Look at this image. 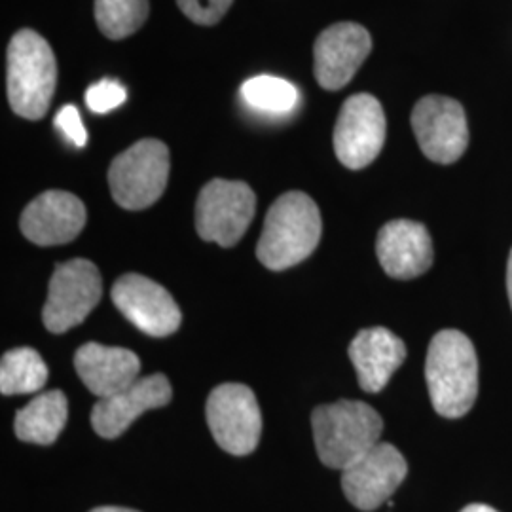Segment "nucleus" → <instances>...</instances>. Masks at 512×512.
I'll return each instance as SVG.
<instances>
[{"label": "nucleus", "mask_w": 512, "mask_h": 512, "mask_svg": "<svg viewBox=\"0 0 512 512\" xmlns=\"http://www.w3.org/2000/svg\"><path fill=\"white\" fill-rule=\"evenodd\" d=\"M425 380L431 404L442 418L469 414L478 395V359L469 336L454 329L435 334L427 351Z\"/></svg>", "instance_id": "nucleus-1"}, {"label": "nucleus", "mask_w": 512, "mask_h": 512, "mask_svg": "<svg viewBox=\"0 0 512 512\" xmlns=\"http://www.w3.org/2000/svg\"><path fill=\"white\" fill-rule=\"evenodd\" d=\"M321 230L317 203L304 192H287L275 200L266 215L256 256L274 272L293 268L317 249Z\"/></svg>", "instance_id": "nucleus-2"}, {"label": "nucleus", "mask_w": 512, "mask_h": 512, "mask_svg": "<svg viewBox=\"0 0 512 512\" xmlns=\"http://www.w3.org/2000/svg\"><path fill=\"white\" fill-rule=\"evenodd\" d=\"M311 427L319 459L330 469L344 471L380 442L384 420L366 403L338 401L317 406Z\"/></svg>", "instance_id": "nucleus-3"}, {"label": "nucleus", "mask_w": 512, "mask_h": 512, "mask_svg": "<svg viewBox=\"0 0 512 512\" xmlns=\"http://www.w3.org/2000/svg\"><path fill=\"white\" fill-rule=\"evenodd\" d=\"M57 63L50 44L33 29L18 31L8 46V101L25 120H42L54 99Z\"/></svg>", "instance_id": "nucleus-4"}, {"label": "nucleus", "mask_w": 512, "mask_h": 512, "mask_svg": "<svg viewBox=\"0 0 512 512\" xmlns=\"http://www.w3.org/2000/svg\"><path fill=\"white\" fill-rule=\"evenodd\" d=\"M169 179V148L158 139H143L112 160L110 194L129 211L147 209L164 194Z\"/></svg>", "instance_id": "nucleus-5"}, {"label": "nucleus", "mask_w": 512, "mask_h": 512, "mask_svg": "<svg viewBox=\"0 0 512 512\" xmlns=\"http://www.w3.org/2000/svg\"><path fill=\"white\" fill-rule=\"evenodd\" d=\"M103 293L101 274L86 258L57 264L50 279L48 300L42 310L46 329L63 334L80 325L99 304Z\"/></svg>", "instance_id": "nucleus-6"}, {"label": "nucleus", "mask_w": 512, "mask_h": 512, "mask_svg": "<svg viewBox=\"0 0 512 512\" xmlns=\"http://www.w3.org/2000/svg\"><path fill=\"white\" fill-rule=\"evenodd\" d=\"M256 196L249 184L215 179L196 202V230L203 241L234 247L255 217Z\"/></svg>", "instance_id": "nucleus-7"}, {"label": "nucleus", "mask_w": 512, "mask_h": 512, "mask_svg": "<svg viewBox=\"0 0 512 512\" xmlns=\"http://www.w3.org/2000/svg\"><path fill=\"white\" fill-rule=\"evenodd\" d=\"M205 416L211 435L232 456L255 452L262 435V414L251 387L222 384L207 399Z\"/></svg>", "instance_id": "nucleus-8"}, {"label": "nucleus", "mask_w": 512, "mask_h": 512, "mask_svg": "<svg viewBox=\"0 0 512 512\" xmlns=\"http://www.w3.org/2000/svg\"><path fill=\"white\" fill-rule=\"evenodd\" d=\"M385 114L380 101L370 93L351 95L342 105L334 128V152L348 169L372 164L385 143Z\"/></svg>", "instance_id": "nucleus-9"}, {"label": "nucleus", "mask_w": 512, "mask_h": 512, "mask_svg": "<svg viewBox=\"0 0 512 512\" xmlns=\"http://www.w3.org/2000/svg\"><path fill=\"white\" fill-rule=\"evenodd\" d=\"M412 129L423 154L437 164L458 162L469 145L465 110L456 99L427 95L412 110Z\"/></svg>", "instance_id": "nucleus-10"}, {"label": "nucleus", "mask_w": 512, "mask_h": 512, "mask_svg": "<svg viewBox=\"0 0 512 512\" xmlns=\"http://www.w3.org/2000/svg\"><path fill=\"white\" fill-rule=\"evenodd\" d=\"M408 473L403 454L387 442H378L363 458L342 471V490L361 511H374L397 492Z\"/></svg>", "instance_id": "nucleus-11"}, {"label": "nucleus", "mask_w": 512, "mask_h": 512, "mask_svg": "<svg viewBox=\"0 0 512 512\" xmlns=\"http://www.w3.org/2000/svg\"><path fill=\"white\" fill-rule=\"evenodd\" d=\"M110 298L129 323L148 336L164 338L181 327L183 315L173 296L145 275H122Z\"/></svg>", "instance_id": "nucleus-12"}, {"label": "nucleus", "mask_w": 512, "mask_h": 512, "mask_svg": "<svg viewBox=\"0 0 512 512\" xmlns=\"http://www.w3.org/2000/svg\"><path fill=\"white\" fill-rule=\"evenodd\" d=\"M372 50V38L363 25L336 23L325 29L313 48L315 78L323 90L348 86Z\"/></svg>", "instance_id": "nucleus-13"}, {"label": "nucleus", "mask_w": 512, "mask_h": 512, "mask_svg": "<svg viewBox=\"0 0 512 512\" xmlns=\"http://www.w3.org/2000/svg\"><path fill=\"white\" fill-rule=\"evenodd\" d=\"M86 226V207L71 192L48 190L29 203L19 220L23 236L40 247L69 243Z\"/></svg>", "instance_id": "nucleus-14"}, {"label": "nucleus", "mask_w": 512, "mask_h": 512, "mask_svg": "<svg viewBox=\"0 0 512 512\" xmlns=\"http://www.w3.org/2000/svg\"><path fill=\"white\" fill-rule=\"evenodd\" d=\"M173 391L164 374H152L118 391L116 395L99 399L92 410L93 431L103 439H118L129 425L152 408L171 403Z\"/></svg>", "instance_id": "nucleus-15"}, {"label": "nucleus", "mask_w": 512, "mask_h": 512, "mask_svg": "<svg viewBox=\"0 0 512 512\" xmlns=\"http://www.w3.org/2000/svg\"><path fill=\"white\" fill-rule=\"evenodd\" d=\"M376 255L389 277L414 279L433 264V239L421 222L391 220L378 234Z\"/></svg>", "instance_id": "nucleus-16"}, {"label": "nucleus", "mask_w": 512, "mask_h": 512, "mask_svg": "<svg viewBox=\"0 0 512 512\" xmlns=\"http://www.w3.org/2000/svg\"><path fill=\"white\" fill-rule=\"evenodd\" d=\"M74 368L95 397L107 399L139 380L141 361L129 349L90 342L76 351Z\"/></svg>", "instance_id": "nucleus-17"}, {"label": "nucleus", "mask_w": 512, "mask_h": 512, "mask_svg": "<svg viewBox=\"0 0 512 512\" xmlns=\"http://www.w3.org/2000/svg\"><path fill=\"white\" fill-rule=\"evenodd\" d=\"M349 359L366 393H380L406 359V346L384 327L357 332L349 344Z\"/></svg>", "instance_id": "nucleus-18"}, {"label": "nucleus", "mask_w": 512, "mask_h": 512, "mask_svg": "<svg viewBox=\"0 0 512 512\" xmlns=\"http://www.w3.org/2000/svg\"><path fill=\"white\" fill-rule=\"evenodd\" d=\"M69 418V404L63 391L54 389L40 393L25 408H21L14 421L19 440L33 444H54Z\"/></svg>", "instance_id": "nucleus-19"}, {"label": "nucleus", "mask_w": 512, "mask_h": 512, "mask_svg": "<svg viewBox=\"0 0 512 512\" xmlns=\"http://www.w3.org/2000/svg\"><path fill=\"white\" fill-rule=\"evenodd\" d=\"M46 382H48V366L35 349H12L2 355V361H0L2 395L38 393Z\"/></svg>", "instance_id": "nucleus-20"}, {"label": "nucleus", "mask_w": 512, "mask_h": 512, "mask_svg": "<svg viewBox=\"0 0 512 512\" xmlns=\"http://www.w3.org/2000/svg\"><path fill=\"white\" fill-rule=\"evenodd\" d=\"M148 0H95V21L110 40L137 33L148 18Z\"/></svg>", "instance_id": "nucleus-21"}, {"label": "nucleus", "mask_w": 512, "mask_h": 512, "mask_svg": "<svg viewBox=\"0 0 512 512\" xmlns=\"http://www.w3.org/2000/svg\"><path fill=\"white\" fill-rule=\"evenodd\" d=\"M241 97L249 107L262 112L283 114L298 105L300 93L291 82L275 76H255L241 86Z\"/></svg>", "instance_id": "nucleus-22"}, {"label": "nucleus", "mask_w": 512, "mask_h": 512, "mask_svg": "<svg viewBox=\"0 0 512 512\" xmlns=\"http://www.w3.org/2000/svg\"><path fill=\"white\" fill-rule=\"evenodd\" d=\"M128 99L126 88L118 80H101L90 86L86 92V103L93 112L107 114L110 110L118 109Z\"/></svg>", "instance_id": "nucleus-23"}, {"label": "nucleus", "mask_w": 512, "mask_h": 512, "mask_svg": "<svg viewBox=\"0 0 512 512\" xmlns=\"http://www.w3.org/2000/svg\"><path fill=\"white\" fill-rule=\"evenodd\" d=\"M234 0H177L186 18L198 25H215L230 10Z\"/></svg>", "instance_id": "nucleus-24"}, {"label": "nucleus", "mask_w": 512, "mask_h": 512, "mask_svg": "<svg viewBox=\"0 0 512 512\" xmlns=\"http://www.w3.org/2000/svg\"><path fill=\"white\" fill-rule=\"evenodd\" d=\"M55 128L63 131V135L73 143L74 147H86L88 133L82 124L80 112L74 105H65L55 116Z\"/></svg>", "instance_id": "nucleus-25"}, {"label": "nucleus", "mask_w": 512, "mask_h": 512, "mask_svg": "<svg viewBox=\"0 0 512 512\" xmlns=\"http://www.w3.org/2000/svg\"><path fill=\"white\" fill-rule=\"evenodd\" d=\"M461 512H499L495 511L494 507L490 505H484V503H473V505H467Z\"/></svg>", "instance_id": "nucleus-26"}, {"label": "nucleus", "mask_w": 512, "mask_h": 512, "mask_svg": "<svg viewBox=\"0 0 512 512\" xmlns=\"http://www.w3.org/2000/svg\"><path fill=\"white\" fill-rule=\"evenodd\" d=\"M507 293H509V302L512 308V251L509 255V264H507Z\"/></svg>", "instance_id": "nucleus-27"}, {"label": "nucleus", "mask_w": 512, "mask_h": 512, "mask_svg": "<svg viewBox=\"0 0 512 512\" xmlns=\"http://www.w3.org/2000/svg\"><path fill=\"white\" fill-rule=\"evenodd\" d=\"M90 512H139L133 511V509H126V507H97Z\"/></svg>", "instance_id": "nucleus-28"}]
</instances>
